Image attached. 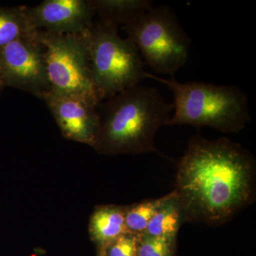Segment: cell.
Wrapping results in <instances>:
<instances>
[{
    "label": "cell",
    "mask_w": 256,
    "mask_h": 256,
    "mask_svg": "<svg viewBox=\"0 0 256 256\" xmlns=\"http://www.w3.org/2000/svg\"><path fill=\"white\" fill-rule=\"evenodd\" d=\"M174 240L142 234L138 237L137 256H171Z\"/></svg>",
    "instance_id": "cell-15"
},
{
    "label": "cell",
    "mask_w": 256,
    "mask_h": 256,
    "mask_svg": "<svg viewBox=\"0 0 256 256\" xmlns=\"http://www.w3.org/2000/svg\"><path fill=\"white\" fill-rule=\"evenodd\" d=\"M122 28L156 73L173 76L186 64L191 38L169 6L152 8Z\"/></svg>",
    "instance_id": "cell-5"
},
{
    "label": "cell",
    "mask_w": 256,
    "mask_h": 256,
    "mask_svg": "<svg viewBox=\"0 0 256 256\" xmlns=\"http://www.w3.org/2000/svg\"><path fill=\"white\" fill-rule=\"evenodd\" d=\"M44 100L64 137L95 146L100 130L98 106L78 96L48 92Z\"/></svg>",
    "instance_id": "cell-9"
},
{
    "label": "cell",
    "mask_w": 256,
    "mask_h": 256,
    "mask_svg": "<svg viewBox=\"0 0 256 256\" xmlns=\"http://www.w3.org/2000/svg\"><path fill=\"white\" fill-rule=\"evenodd\" d=\"M36 30L28 21L24 6H0V48Z\"/></svg>",
    "instance_id": "cell-13"
},
{
    "label": "cell",
    "mask_w": 256,
    "mask_h": 256,
    "mask_svg": "<svg viewBox=\"0 0 256 256\" xmlns=\"http://www.w3.org/2000/svg\"><path fill=\"white\" fill-rule=\"evenodd\" d=\"M88 31L73 34L37 30L44 50L50 92L78 96L96 106L100 101L92 82Z\"/></svg>",
    "instance_id": "cell-6"
},
{
    "label": "cell",
    "mask_w": 256,
    "mask_h": 256,
    "mask_svg": "<svg viewBox=\"0 0 256 256\" xmlns=\"http://www.w3.org/2000/svg\"><path fill=\"white\" fill-rule=\"evenodd\" d=\"M4 88V86L3 85L2 82L1 80H0V92H1L2 90V89Z\"/></svg>",
    "instance_id": "cell-17"
},
{
    "label": "cell",
    "mask_w": 256,
    "mask_h": 256,
    "mask_svg": "<svg viewBox=\"0 0 256 256\" xmlns=\"http://www.w3.org/2000/svg\"><path fill=\"white\" fill-rule=\"evenodd\" d=\"M138 237L136 234L128 232L109 242L108 256H137Z\"/></svg>",
    "instance_id": "cell-16"
},
{
    "label": "cell",
    "mask_w": 256,
    "mask_h": 256,
    "mask_svg": "<svg viewBox=\"0 0 256 256\" xmlns=\"http://www.w3.org/2000/svg\"><path fill=\"white\" fill-rule=\"evenodd\" d=\"M24 11L35 30L62 34L88 31L96 14L92 0H45L35 6H24Z\"/></svg>",
    "instance_id": "cell-8"
},
{
    "label": "cell",
    "mask_w": 256,
    "mask_h": 256,
    "mask_svg": "<svg viewBox=\"0 0 256 256\" xmlns=\"http://www.w3.org/2000/svg\"><path fill=\"white\" fill-rule=\"evenodd\" d=\"M92 236L97 242L109 244L128 233L126 210L117 207H104L96 210L90 220Z\"/></svg>",
    "instance_id": "cell-12"
},
{
    "label": "cell",
    "mask_w": 256,
    "mask_h": 256,
    "mask_svg": "<svg viewBox=\"0 0 256 256\" xmlns=\"http://www.w3.org/2000/svg\"><path fill=\"white\" fill-rule=\"evenodd\" d=\"M92 82L100 102L146 80L139 50L117 28L94 23L88 31Z\"/></svg>",
    "instance_id": "cell-4"
},
{
    "label": "cell",
    "mask_w": 256,
    "mask_h": 256,
    "mask_svg": "<svg viewBox=\"0 0 256 256\" xmlns=\"http://www.w3.org/2000/svg\"><path fill=\"white\" fill-rule=\"evenodd\" d=\"M174 109L154 87L138 85L107 98L96 146L110 153L158 152L154 139Z\"/></svg>",
    "instance_id": "cell-2"
},
{
    "label": "cell",
    "mask_w": 256,
    "mask_h": 256,
    "mask_svg": "<svg viewBox=\"0 0 256 256\" xmlns=\"http://www.w3.org/2000/svg\"><path fill=\"white\" fill-rule=\"evenodd\" d=\"M164 196L133 205L126 210V224L128 232L142 235L146 234L148 224L164 201Z\"/></svg>",
    "instance_id": "cell-14"
},
{
    "label": "cell",
    "mask_w": 256,
    "mask_h": 256,
    "mask_svg": "<svg viewBox=\"0 0 256 256\" xmlns=\"http://www.w3.org/2000/svg\"><path fill=\"white\" fill-rule=\"evenodd\" d=\"M256 162L226 138L194 136L178 163L174 191L185 220L224 223L252 202Z\"/></svg>",
    "instance_id": "cell-1"
},
{
    "label": "cell",
    "mask_w": 256,
    "mask_h": 256,
    "mask_svg": "<svg viewBox=\"0 0 256 256\" xmlns=\"http://www.w3.org/2000/svg\"><path fill=\"white\" fill-rule=\"evenodd\" d=\"M184 220L185 217L182 207L174 192H172L164 196V201L152 218L144 234L174 240Z\"/></svg>",
    "instance_id": "cell-11"
},
{
    "label": "cell",
    "mask_w": 256,
    "mask_h": 256,
    "mask_svg": "<svg viewBox=\"0 0 256 256\" xmlns=\"http://www.w3.org/2000/svg\"><path fill=\"white\" fill-rule=\"evenodd\" d=\"M0 80L40 98L50 92L44 50L37 30L0 48Z\"/></svg>",
    "instance_id": "cell-7"
},
{
    "label": "cell",
    "mask_w": 256,
    "mask_h": 256,
    "mask_svg": "<svg viewBox=\"0 0 256 256\" xmlns=\"http://www.w3.org/2000/svg\"><path fill=\"white\" fill-rule=\"evenodd\" d=\"M100 22L114 28L126 26L153 8L150 0H92Z\"/></svg>",
    "instance_id": "cell-10"
},
{
    "label": "cell",
    "mask_w": 256,
    "mask_h": 256,
    "mask_svg": "<svg viewBox=\"0 0 256 256\" xmlns=\"http://www.w3.org/2000/svg\"><path fill=\"white\" fill-rule=\"evenodd\" d=\"M146 77L162 82L172 92L174 112L166 126H207L224 133H237L250 121L246 94L236 86L182 82L174 76L162 78L146 72Z\"/></svg>",
    "instance_id": "cell-3"
}]
</instances>
